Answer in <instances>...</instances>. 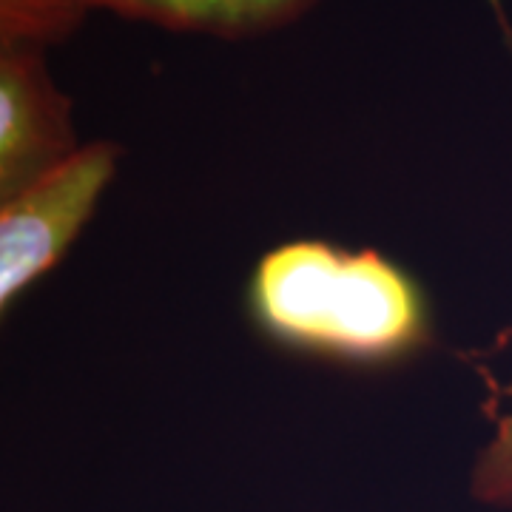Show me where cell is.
I'll return each instance as SVG.
<instances>
[{"label":"cell","mask_w":512,"mask_h":512,"mask_svg":"<svg viewBox=\"0 0 512 512\" xmlns=\"http://www.w3.org/2000/svg\"><path fill=\"white\" fill-rule=\"evenodd\" d=\"M254 325L282 348L356 367L399 365L433 342L421 285L379 251L285 242L248 282Z\"/></svg>","instance_id":"1"},{"label":"cell","mask_w":512,"mask_h":512,"mask_svg":"<svg viewBox=\"0 0 512 512\" xmlns=\"http://www.w3.org/2000/svg\"><path fill=\"white\" fill-rule=\"evenodd\" d=\"M117 165L114 143H83L49 180L0 208V316L72 254L109 194Z\"/></svg>","instance_id":"2"},{"label":"cell","mask_w":512,"mask_h":512,"mask_svg":"<svg viewBox=\"0 0 512 512\" xmlns=\"http://www.w3.org/2000/svg\"><path fill=\"white\" fill-rule=\"evenodd\" d=\"M80 148L72 97L52 74L49 49L0 40V208L49 180Z\"/></svg>","instance_id":"3"},{"label":"cell","mask_w":512,"mask_h":512,"mask_svg":"<svg viewBox=\"0 0 512 512\" xmlns=\"http://www.w3.org/2000/svg\"><path fill=\"white\" fill-rule=\"evenodd\" d=\"M89 12L154 23L174 32L214 37H254L305 18L319 0H72Z\"/></svg>","instance_id":"4"},{"label":"cell","mask_w":512,"mask_h":512,"mask_svg":"<svg viewBox=\"0 0 512 512\" xmlns=\"http://www.w3.org/2000/svg\"><path fill=\"white\" fill-rule=\"evenodd\" d=\"M498 26L507 37L512 52V23L501 0H490ZM470 495L481 507L498 512H512V410L495 424L490 441L478 450L470 470Z\"/></svg>","instance_id":"5"},{"label":"cell","mask_w":512,"mask_h":512,"mask_svg":"<svg viewBox=\"0 0 512 512\" xmlns=\"http://www.w3.org/2000/svg\"><path fill=\"white\" fill-rule=\"evenodd\" d=\"M72 0H0V40H18L52 49L83 26Z\"/></svg>","instance_id":"6"}]
</instances>
